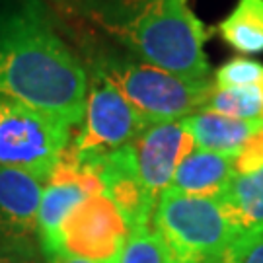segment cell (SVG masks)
<instances>
[{"mask_svg":"<svg viewBox=\"0 0 263 263\" xmlns=\"http://www.w3.org/2000/svg\"><path fill=\"white\" fill-rule=\"evenodd\" d=\"M98 70L123 98L141 113L146 123L179 121L201 111L213 92L209 80H189L152 65L105 59Z\"/></svg>","mask_w":263,"mask_h":263,"instance_id":"4","label":"cell"},{"mask_svg":"<svg viewBox=\"0 0 263 263\" xmlns=\"http://www.w3.org/2000/svg\"><path fill=\"white\" fill-rule=\"evenodd\" d=\"M151 123L133 107L123 94L98 68L88 80L84 117L72 142L70 156L78 164H88L133 142Z\"/></svg>","mask_w":263,"mask_h":263,"instance_id":"6","label":"cell"},{"mask_svg":"<svg viewBox=\"0 0 263 263\" xmlns=\"http://www.w3.org/2000/svg\"><path fill=\"white\" fill-rule=\"evenodd\" d=\"M80 166L100 179L102 193L119 209L129 232L148 226L156 201L142 187L131 142Z\"/></svg>","mask_w":263,"mask_h":263,"instance_id":"10","label":"cell"},{"mask_svg":"<svg viewBox=\"0 0 263 263\" xmlns=\"http://www.w3.org/2000/svg\"><path fill=\"white\" fill-rule=\"evenodd\" d=\"M0 263H41L28 242L0 244Z\"/></svg>","mask_w":263,"mask_h":263,"instance_id":"20","label":"cell"},{"mask_svg":"<svg viewBox=\"0 0 263 263\" xmlns=\"http://www.w3.org/2000/svg\"><path fill=\"white\" fill-rule=\"evenodd\" d=\"M117 35L146 65L189 80H209V33L189 0H135L115 26Z\"/></svg>","mask_w":263,"mask_h":263,"instance_id":"2","label":"cell"},{"mask_svg":"<svg viewBox=\"0 0 263 263\" xmlns=\"http://www.w3.org/2000/svg\"><path fill=\"white\" fill-rule=\"evenodd\" d=\"M49 263H104V261H94V259H86V257L61 254V255H55L53 259H49Z\"/></svg>","mask_w":263,"mask_h":263,"instance_id":"21","label":"cell"},{"mask_svg":"<svg viewBox=\"0 0 263 263\" xmlns=\"http://www.w3.org/2000/svg\"><path fill=\"white\" fill-rule=\"evenodd\" d=\"M215 88H244L263 84V65L248 57H236L220 66L215 74Z\"/></svg>","mask_w":263,"mask_h":263,"instance_id":"18","label":"cell"},{"mask_svg":"<svg viewBox=\"0 0 263 263\" xmlns=\"http://www.w3.org/2000/svg\"><path fill=\"white\" fill-rule=\"evenodd\" d=\"M117 263H172V257L154 228L144 226L129 232Z\"/></svg>","mask_w":263,"mask_h":263,"instance_id":"17","label":"cell"},{"mask_svg":"<svg viewBox=\"0 0 263 263\" xmlns=\"http://www.w3.org/2000/svg\"><path fill=\"white\" fill-rule=\"evenodd\" d=\"M70 144V125L12 98H0V166L28 172L47 183Z\"/></svg>","mask_w":263,"mask_h":263,"instance_id":"5","label":"cell"},{"mask_svg":"<svg viewBox=\"0 0 263 263\" xmlns=\"http://www.w3.org/2000/svg\"><path fill=\"white\" fill-rule=\"evenodd\" d=\"M218 263H263V232L234 238Z\"/></svg>","mask_w":263,"mask_h":263,"instance_id":"19","label":"cell"},{"mask_svg":"<svg viewBox=\"0 0 263 263\" xmlns=\"http://www.w3.org/2000/svg\"><path fill=\"white\" fill-rule=\"evenodd\" d=\"M88 76L37 0L0 10V98L47 111L70 127L84 117Z\"/></svg>","mask_w":263,"mask_h":263,"instance_id":"1","label":"cell"},{"mask_svg":"<svg viewBox=\"0 0 263 263\" xmlns=\"http://www.w3.org/2000/svg\"><path fill=\"white\" fill-rule=\"evenodd\" d=\"M238 172V158L193 148L178 166L170 189L191 197L216 199Z\"/></svg>","mask_w":263,"mask_h":263,"instance_id":"14","label":"cell"},{"mask_svg":"<svg viewBox=\"0 0 263 263\" xmlns=\"http://www.w3.org/2000/svg\"><path fill=\"white\" fill-rule=\"evenodd\" d=\"M129 228L119 209L104 193L82 201L61 226L59 255L68 254L94 261L117 263Z\"/></svg>","mask_w":263,"mask_h":263,"instance_id":"7","label":"cell"},{"mask_svg":"<svg viewBox=\"0 0 263 263\" xmlns=\"http://www.w3.org/2000/svg\"><path fill=\"white\" fill-rule=\"evenodd\" d=\"M201 111L220 113L244 121H263V84L244 88H215Z\"/></svg>","mask_w":263,"mask_h":263,"instance_id":"16","label":"cell"},{"mask_svg":"<svg viewBox=\"0 0 263 263\" xmlns=\"http://www.w3.org/2000/svg\"><path fill=\"white\" fill-rule=\"evenodd\" d=\"M43 183L28 172L0 166V244L28 242L35 232Z\"/></svg>","mask_w":263,"mask_h":263,"instance_id":"11","label":"cell"},{"mask_svg":"<svg viewBox=\"0 0 263 263\" xmlns=\"http://www.w3.org/2000/svg\"><path fill=\"white\" fill-rule=\"evenodd\" d=\"M234 236H254L263 232V160L238 170L230 183L216 197Z\"/></svg>","mask_w":263,"mask_h":263,"instance_id":"12","label":"cell"},{"mask_svg":"<svg viewBox=\"0 0 263 263\" xmlns=\"http://www.w3.org/2000/svg\"><path fill=\"white\" fill-rule=\"evenodd\" d=\"M152 228L168 248L172 263H218L234 240L216 199L166 189L156 201Z\"/></svg>","mask_w":263,"mask_h":263,"instance_id":"3","label":"cell"},{"mask_svg":"<svg viewBox=\"0 0 263 263\" xmlns=\"http://www.w3.org/2000/svg\"><path fill=\"white\" fill-rule=\"evenodd\" d=\"M218 33L244 55L263 53V0H238L236 8L218 24Z\"/></svg>","mask_w":263,"mask_h":263,"instance_id":"15","label":"cell"},{"mask_svg":"<svg viewBox=\"0 0 263 263\" xmlns=\"http://www.w3.org/2000/svg\"><path fill=\"white\" fill-rule=\"evenodd\" d=\"M197 148L240 156L263 135V121H244L213 111H197L181 119Z\"/></svg>","mask_w":263,"mask_h":263,"instance_id":"13","label":"cell"},{"mask_svg":"<svg viewBox=\"0 0 263 263\" xmlns=\"http://www.w3.org/2000/svg\"><path fill=\"white\" fill-rule=\"evenodd\" d=\"M131 146L142 187L154 201H158L160 195L170 189L181 160L197 148L181 119L151 123L131 142Z\"/></svg>","mask_w":263,"mask_h":263,"instance_id":"9","label":"cell"},{"mask_svg":"<svg viewBox=\"0 0 263 263\" xmlns=\"http://www.w3.org/2000/svg\"><path fill=\"white\" fill-rule=\"evenodd\" d=\"M102 193V183L92 172H88L76 162L70 152L65 151L59 158L47 179V185L41 193L37 209L39 244L47 259L59 255L61 226L74 207L92 195Z\"/></svg>","mask_w":263,"mask_h":263,"instance_id":"8","label":"cell"}]
</instances>
